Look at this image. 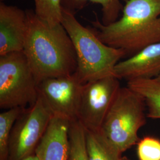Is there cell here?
<instances>
[{
  "mask_svg": "<svg viewBox=\"0 0 160 160\" xmlns=\"http://www.w3.org/2000/svg\"><path fill=\"white\" fill-rule=\"evenodd\" d=\"M27 28L23 52L38 82L51 77L74 74L77 56L72 40L63 25L49 26L27 10Z\"/></svg>",
  "mask_w": 160,
  "mask_h": 160,
  "instance_id": "1",
  "label": "cell"
},
{
  "mask_svg": "<svg viewBox=\"0 0 160 160\" xmlns=\"http://www.w3.org/2000/svg\"><path fill=\"white\" fill-rule=\"evenodd\" d=\"M120 19L104 25L96 16L93 33L104 43L131 57L160 42V0H125Z\"/></svg>",
  "mask_w": 160,
  "mask_h": 160,
  "instance_id": "2",
  "label": "cell"
},
{
  "mask_svg": "<svg viewBox=\"0 0 160 160\" xmlns=\"http://www.w3.org/2000/svg\"><path fill=\"white\" fill-rule=\"evenodd\" d=\"M61 24L74 47L77 61L75 74L82 84L114 75V67L126 56L125 52L104 43L92 29L78 22L75 14L63 8Z\"/></svg>",
  "mask_w": 160,
  "mask_h": 160,
  "instance_id": "3",
  "label": "cell"
},
{
  "mask_svg": "<svg viewBox=\"0 0 160 160\" xmlns=\"http://www.w3.org/2000/svg\"><path fill=\"white\" fill-rule=\"evenodd\" d=\"M143 97L128 87H120L100 132L120 153L137 144L138 132L147 122Z\"/></svg>",
  "mask_w": 160,
  "mask_h": 160,
  "instance_id": "4",
  "label": "cell"
},
{
  "mask_svg": "<svg viewBox=\"0 0 160 160\" xmlns=\"http://www.w3.org/2000/svg\"><path fill=\"white\" fill-rule=\"evenodd\" d=\"M38 96V82L23 51L1 55V109L30 107Z\"/></svg>",
  "mask_w": 160,
  "mask_h": 160,
  "instance_id": "5",
  "label": "cell"
},
{
  "mask_svg": "<svg viewBox=\"0 0 160 160\" xmlns=\"http://www.w3.org/2000/svg\"><path fill=\"white\" fill-rule=\"evenodd\" d=\"M52 117L39 97L33 106L24 108L12 129L8 160H22L34 154Z\"/></svg>",
  "mask_w": 160,
  "mask_h": 160,
  "instance_id": "6",
  "label": "cell"
},
{
  "mask_svg": "<svg viewBox=\"0 0 160 160\" xmlns=\"http://www.w3.org/2000/svg\"><path fill=\"white\" fill-rule=\"evenodd\" d=\"M119 79L109 75L83 84L77 120L86 130L100 132L120 89Z\"/></svg>",
  "mask_w": 160,
  "mask_h": 160,
  "instance_id": "7",
  "label": "cell"
},
{
  "mask_svg": "<svg viewBox=\"0 0 160 160\" xmlns=\"http://www.w3.org/2000/svg\"><path fill=\"white\" fill-rule=\"evenodd\" d=\"M83 84L75 72L48 78L38 84V97L53 117L77 120Z\"/></svg>",
  "mask_w": 160,
  "mask_h": 160,
  "instance_id": "8",
  "label": "cell"
},
{
  "mask_svg": "<svg viewBox=\"0 0 160 160\" xmlns=\"http://www.w3.org/2000/svg\"><path fill=\"white\" fill-rule=\"evenodd\" d=\"M113 74L127 81L154 79L160 74V42L144 48L114 67Z\"/></svg>",
  "mask_w": 160,
  "mask_h": 160,
  "instance_id": "9",
  "label": "cell"
},
{
  "mask_svg": "<svg viewBox=\"0 0 160 160\" xmlns=\"http://www.w3.org/2000/svg\"><path fill=\"white\" fill-rule=\"evenodd\" d=\"M27 28L26 11L0 3V56L23 51Z\"/></svg>",
  "mask_w": 160,
  "mask_h": 160,
  "instance_id": "10",
  "label": "cell"
},
{
  "mask_svg": "<svg viewBox=\"0 0 160 160\" xmlns=\"http://www.w3.org/2000/svg\"><path fill=\"white\" fill-rule=\"evenodd\" d=\"M70 122L52 117L34 152L39 160H68Z\"/></svg>",
  "mask_w": 160,
  "mask_h": 160,
  "instance_id": "11",
  "label": "cell"
},
{
  "mask_svg": "<svg viewBox=\"0 0 160 160\" xmlns=\"http://www.w3.org/2000/svg\"><path fill=\"white\" fill-rule=\"evenodd\" d=\"M128 86L143 97L147 107L148 118L160 119V82L155 79L128 81Z\"/></svg>",
  "mask_w": 160,
  "mask_h": 160,
  "instance_id": "12",
  "label": "cell"
},
{
  "mask_svg": "<svg viewBox=\"0 0 160 160\" xmlns=\"http://www.w3.org/2000/svg\"><path fill=\"white\" fill-rule=\"evenodd\" d=\"M88 2L100 4L102 7V23L108 25L118 20L123 6L120 0H62V8L75 14L83 9Z\"/></svg>",
  "mask_w": 160,
  "mask_h": 160,
  "instance_id": "13",
  "label": "cell"
},
{
  "mask_svg": "<svg viewBox=\"0 0 160 160\" xmlns=\"http://www.w3.org/2000/svg\"><path fill=\"white\" fill-rule=\"evenodd\" d=\"M86 145L90 160H119L122 154L100 132L86 129Z\"/></svg>",
  "mask_w": 160,
  "mask_h": 160,
  "instance_id": "14",
  "label": "cell"
},
{
  "mask_svg": "<svg viewBox=\"0 0 160 160\" xmlns=\"http://www.w3.org/2000/svg\"><path fill=\"white\" fill-rule=\"evenodd\" d=\"M68 160H90L86 145V129L77 119L70 122Z\"/></svg>",
  "mask_w": 160,
  "mask_h": 160,
  "instance_id": "15",
  "label": "cell"
},
{
  "mask_svg": "<svg viewBox=\"0 0 160 160\" xmlns=\"http://www.w3.org/2000/svg\"><path fill=\"white\" fill-rule=\"evenodd\" d=\"M23 109L14 108L7 109L0 114V160H8L12 129Z\"/></svg>",
  "mask_w": 160,
  "mask_h": 160,
  "instance_id": "16",
  "label": "cell"
},
{
  "mask_svg": "<svg viewBox=\"0 0 160 160\" xmlns=\"http://www.w3.org/2000/svg\"><path fill=\"white\" fill-rule=\"evenodd\" d=\"M62 0H34L36 15L49 26L61 24L62 20Z\"/></svg>",
  "mask_w": 160,
  "mask_h": 160,
  "instance_id": "17",
  "label": "cell"
},
{
  "mask_svg": "<svg viewBox=\"0 0 160 160\" xmlns=\"http://www.w3.org/2000/svg\"><path fill=\"white\" fill-rule=\"evenodd\" d=\"M139 160H160V140L157 138L145 137L137 143Z\"/></svg>",
  "mask_w": 160,
  "mask_h": 160,
  "instance_id": "18",
  "label": "cell"
},
{
  "mask_svg": "<svg viewBox=\"0 0 160 160\" xmlns=\"http://www.w3.org/2000/svg\"><path fill=\"white\" fill-rule=\"evenodd\" d=\"M22 160H39V158L37 157V155L33 154L30 155L29 156H28L25 158H24Z\"/></svg>",
  "mask_w": 160,
  "mask_h": 160,
  "instance_id": "19",
  "label": "cell"
},
{
  "mask_svg": "<svg viewBox=\"0 0 160 160\" xmlns=\"http://www.w3.org/2000/svg\"><path fill=\"white\" fill-rule=\"evenodd\" d=\"M119 160H129L128 158H126L125 157H120V158H119Z\"/></svg>",
  "mask_w": 160,
  "mask_h": 160,
  "instance_id": "20",
  "label": "cell"
},
{
  "mask_svg": "<svg viewBox=\"0 0 160 160\" xmlns=\"http://www.w3.org/2000/svg\"><path fill=\"white\" fill-rule=\"evenodd\" d=\"M155 79L157 80V81H158L159 82H160V74L159 75H158V76L157 78H155Z\"/></svg>",
  "mask_w": 160,
  "mask_h": 160,
  "instance_id": "21",
  "label": "cell"
},
{
  "mask_svg": "<svg viewBox=\"0 0 160 160\" xmlns=\"http://www.w3.org/2000/svg\"><path fill=\"white\" fill-rule=\"evenodd\" d=\"M2 1H4V0H1V2H2Z\"/></svg>",
  "mask_w": 160,
  "mask_h": 160,
  "instance_id": "22",
  "label": "cell"
}]
</instances>
